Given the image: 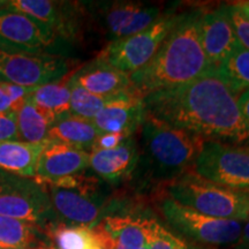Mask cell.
<instances>
[{
	"mask_svg": "<svg viewBox=\"0 0 249 249\" xmlns=\"http://www.w3.org/2000/svg\"><path fill=\"white\" fill-rule=\"evenodd\" d=\"M186 249H204V248L196 247V246H193V245H188V244H187V248H186Z\"/></svg>",
	"mask_w": 249,
	"mask_h": 249,
	"instance_id": "cell-37",
	"label": "cell"
},
{
	"mask_svg": "<svg viewBox=\"0 0 249 249\" xmlns=\"http://www.w3.org/2000/svg\"><path fill=\"white\" fill-rule=\"evenodd\" d=\"M180 15L181 14L160 15L156 22L141 33L111 40L97 58L130 75L151 60L163 40L179 21Z\"/></svg>",
	"mask_w": 249,
	"mask_h": 249,
	"instance_id": "cell-6",
	"label": "cell"
},
{
	"mask_svg": "<svg viewBox=\"0 0 249 249\" xmlns=\"http://www.w3.org/2000/svg\"><path fill=\"white\" fill-rule=\"evenodd\" d=\"M28 98L37 107L52 112L58 119L71 113V89L68 79L34 89Z\"/></svg>",
	"mask_w": 249,
	"mask_h": 249,
	"instance_id": "cell-25",
	"label": "cell"
},
{
	"mask_svg": "<svg viewBox=\"0 0 249 249\" xmlns=\"http://www.w3.org/2000/svg\"><path fill=\"white\" fill-rule=\"evenodd\" d=\"M226 11L236 39L241 46L249 50V17L235 4L226 6Z\"/></svg>",
	"mask_w": 249,
	"mask_h": 249,
	"instance_id": "cell-30",
	"label": "cell"
},
{
	"mask_svg": "<svg viewBox=\"0 0 249 249\" xmlns=\"http://www.w3.org/2000/svg\"><path fill=\"white\" fill-rule=\"evenodd\" d=\"M142 142L150 173L171 181L195 167L205 141L147 114L142 124Z\"/></svg>",
	"mask_w": 249,
	"mask_h": 249,
	"instance_id": "cell-3",
	"label": "cell"
},
{
	"mask_svg": "<svg viewBox=\"0 0 249 249\" xmlns=\"http://www.w3.org/2000/svg\"><path fill=\"white\" fill-rule=\"evenodd\" d=\"M57 119L52 112L37 107L27 98L17 111L18 140L33 144L46 143L50 129Z\"/></svg>",
	"mask_w": 249,
	"mask_h": 249,
	"instance_id": "cell-22",
	"label": "cell"
},
{
	"mask_svg": "<svg viewBox=\"0 0 249 249\" xmlns=\"http://www.w3.org/2000/svg\"><path fill=\"white\" fill-rule=\"evenodd\" d=\"M236 6L244 9V11L249 12V1H240V2H235Z\"/></svg>",
	"mask_w": 249,
	"mask_h": 249,
	"instance_id": "cell-36",
	"label": "cell"
},
{
	"mask_svg": "<svg viewBox=\"0 0 249 249\" xmlns=\"http://www.w3.org/2000/svg\"><path fill=\"white\" fill-rule=\"evenodd\" d=\"M97 7L103 27L112 40L141 33L160 18V7L140 2H102Z\"/></svg>",
	"mask_w": 249,
	"mask_h": 249,
	"instance_id": "cell-12",
	"label": "cell"
},
{
	"mask_svg": "<svg viewBox=\"0 0 249 249\" xmlns=\"http://www.w3.org/2000/svg\"><path fill=\"white\" fill-rule=\"evenodd\" d=\"M45 143L33 144L15 141L0 142V170L20 177V178L35 179L37 163Z\"/></svg>",
	"mask_w": 249,
	"mask_h": 249,
	"instance_id": "cell-18",
	"label": "cell"
},
{
	"mask_svg": "<svg viewBox=\"0 0 249 249\" xmlns=\"http://www.w3.org/2000/svg\"><path fill=\"white\" fill-rule=\"evenodd\" d=\"M241 9H242V8H241ZM242 11H244V9H242ZM244 12H245V13H246V14H247V15H248V17H249V12H247V11H244Z\"/></svg>",
	"mask_w": 249,
	"mask_h": 249,
	"instance_id": "cell-41",
	"label": "cell"
},
{
	"mask_svg": "<svg viewBox=\"0 0 249 249\" xmlns=\"http://www.w3.org/2000/svg\"><path fill=\"white\" fill-rule=\"evenodd\" d=\"M238 105L242 116L249 124V90H245L238 97Z\"/></svg>",
	"mask_w": 249,
	"mask_h": 249,
	"instance_id": "cell-33",
	"label": "cell"
},
{
	"mask_svg": "<svg viewBox=\"0 0 249 249\" xmlns=\"http://www.w3.org/2000/svg\"><path fill=\"white\" fill-rule=\"evenodd\" d=\"M18 178H20V177L12 176V174H8L0 170V193H2L5 189H7L9 186L13 185Z\"/></svg>",
	"mask_w": 249,
	"mask_h": 249,
	"instance_id": "cell-34",
	"label": "cell"
},
{
	"mask_svg": "<svg viewBox=\"0 0 249 249\" xmlns=\"http://www.w3.org/2000/svg\"><path fill=\"white\" fill-rule=\"evenodd\" d=\"M145 117L143 98L132 90L107 103L93 118L92 123L101 134L123 133L132 136L144 123Z\"/></svg>",
	"mask_w": 249,
	"mask_h": 249,
	"instance_id": "cell-15",
	"label": "cell"
},
{
	"mask_svg": "<svg viewBox=\"0 0 249 249\" xmlns=\"http://www.w3.org/2000/svg\"><path fill=\"white\" fill-rule=\"evenodd\" d=\"M70 61L51 53L28 54L0 49V82L36 89L65 79Z\"/></svg>",
	"mask_w": 249,
	"mask_h": 249,
	"instance_id": "cell-9",
	"label": "cell"
},
{
	"mask_svg": "<svg viewBox=\"0 0 249 249\" xmlns=\"http://www.w3.org/2000/svg\"><path fill=\"white\" fill-rule=\"evenodd\" d=\"M0 244L8 249L52 247L44 227L4 216H0Z\"/></svg>",
	"mask_w": 249,
	"mask_h": 249,
	"instance_id": "cell-21",
	"label": "cell"
},
{
	"mask_svg": "<svg viewBox=\"0 0 249 249\" xmlns=\"http://www.w3.org/2000/svg\"><path fill=\"white\" fill-rule=\"evenodd\" d=\"M160 211L174 230L200 244L231 245L238 242L241 238V222L204 216L177 203L170 197L161 202Z\"/></svg>",
	"mask_w": 249,
	"mask_h": 249,
	"instance_id": "cell-8",
	"label": "cell"
},
{
	"mask_svg": "<svg viewBox=\"0 0 249 249\" xmlns=\"http://www.w3.org/2000/svg\"><path fill=\"white\" fill-rule=\"evenodd\" d=\"M147 245L150 249H186L187 244L167 231L154 218L145 219Z\"/></svg>",
	"mask_w": 249,
	"mask_h": 249,
	"instance_id": "cell-28",
	"label": "cell"
},
{
	"mask_svg": "<svg viewBox=\"0 0 249 249\" xmlns=\"http://www.w3.org/2000/svg\"><path fill=\"white\" fill-rule=\"evenodd\" d=\"M98 249H102V248H98Z\"/></svg>",
	"mask_w": 249,
	"mask_h": 249,
	"instance_id": "cell-42",
	"label": "cell"
},
{
	"mask_svg": "<svg viewBox=\"0 0 249 249\" xmlns=\"http://www.w3.org/2000/svg\"><path fill=\"white\" fill-rule=\"evenodd\" d=\"M71 77L81 88L105 97H117L133 90L128 74L98 58L74 71Z\"/></svg>",
	"mask_w": 249,
	"mask_h": 249,
	"instance_id": "cell-16",
	"label": "cell"
},
{
	"mask_svg": "<svg viewBox=\"0 0 249 249\" xmlns=\"http://www.w3.org/2000/svg\"><path fill=\"white\" fill-rule=\"evenodd\" d=\"M33 90L12 83L0 82V113L17 112Z\"/></svg>",
	"mask_w": 249,
	"mask_h": 249,
	"instance_id": "cell-29",
	"label": "cell"
},
{
	"mask_svg": "<svg viewBox=\"0 0 249 249\" xmlns=\"http://www.w3.org/2000/svg\"><path fill=\"white\" fill-rule=\"evenodd\" d=\"M0 216L36 224L44 229L58 223L48 189L37 179L18 178L0 193Z\"/></svg>",
	"mask_w": 249,
	"mask_h": 249,
	"instance_id": "cell-10",
	"label": "cell"
},
{
	"mask_svg": "<svg viewBox=\"0 0 249 249\" xmlns=\"http://www.w3.org/2000/svg\"><path fill=\"white\" fill-rule=\"evenodd\" d=\"M198 36L211 67L217 68L240 43L236 39L226 6L210 12H201Z\"/></svg>",
	"mask_w": 249,
	"mask_h": 249,
	"instance_id": "cell-13",
	"label": "cell"
},
{
	"mask_svg": "<svg viewBox=\"0 0 249 249\" xmlns=\"http://www.w3.org/2000/svg\"><path fill=\"white\" fill-rule=\"evenodd\" d=\"M214 70L239 95L242 90H249V50L244 46L239 44Z\"/></svg>",
	"mask_w": 249,
	"mask_h": 249,
	"instance_id": "cell-26",
	"label": "cell"
},
{
	"mask_svg": "<svg viewBox=\"0 0 249 249\" xmlns=\"http://www.w3.org/2000/svg\"><path fill=\"white\" fill-rule=\"evenodd\" d=\"M46 234L55 249H98L92 230L86 226L54 223L46 227Z\"/></svg>",
	"mask_w": 249,
	"mask_h": 249,
	"instance_id": "cell-24",
	"label": "cell"
},
{
	"mask_svg": "<svg viewBox=\"0 0 249 249\" xmlns=\"http://www.w3.org/2000/svg\"><path fill=\"white\" fill-rule=\"evenodd\" d=\"M42 249H55L53 247H46V248H42Z\"/></svg>",
	"mask_w": 249,
	"mask_h": 249,
	"instance_id": "cell-40",
	"label": "cell"
},
{
	"mask_svg": "<svg viewBox=\"0 0 249 249\" xmlns=\"http://www.w3.org/2000/svg\"><path fill=\"white\" fill-rule=\"evenodd\" d=\"M90 152L48 141L40 152L37 163L36 179L48 185L82 173L89 167Z\"/></svg>",
	"mask_w": 249,
	"mask_h": 249,
	"instance_id": "cell-14",
	"label": "cell"
},
{
	"mask_svg": "<svg viewBox=\"0 0 249 249\" xmlns=\"http://www.w3.org/2000/svg\"><path fill=\"white\" fill-rule=\"evenodd\" d=\"M145 219L132 216H107L101 225L113 242L114 249H142L147 244Z\"/></svg>",
	"mask_w": 249,
	"mask_h": 249,
	"instance_id": "cell-23",
	"label": "cell"
},
{
	"mask_svg": "<svg viewBox=\"0 0 249 249\" xmlns=\"http://www.w3.org/2000/svg\"><path fill=\"white\" fill-rule=\"evenodd\" d=\"M128 138H130V136L124 135L123 133L102 134V135H99L98 139L96 140V142L93 143L91 151L108 150V149H113L118 147V145H120L121 143L126 141Z\"/></svg>",
	"mask_w": 249,
	"mask_h": 249,
	"instance_id": "cell-32",
	"label": "cell"
},
{
	"mask_svg": "<svg viewBox=\"0 0 249 249\" xmlns=\"http://www.w3.org/2000/svg\"><path fill=\"white\" fill-rule=\"evenodd\" d=\"M202 178L235 191H249V145L205 141L195 163Z\"/></svg>",
	"mask_w": 249,
	"mask_h": 249,
	"instance_id": "cell-7",
	"label": "cell"
},
{
	"mask_svg": "<svg viewBox=\"0 0 249 249\" xmlns=\"http://www.w3.org/2000/svg\"><path fill=\"white\" fill-rule=\"evenodd\" d=\"M139 160L138 144L130 136L113 149L90 152L89 167L101 179L116 183L129 177L138 166Z\"/></svg>",
	"mask_w": 249,
	"mask_h": 249,
	"instance_id": "cell-17",
	"label": "cell"
},
{
	"mask_svg": "<svg viewBox=\"0 0 249 249\" xmlns=\"http://www.w3.org/2000/svg\"><path fill=\"white\" fill-rule=\"evenodd\" d=\"M142 249H150V248H149V246H148L147 244H145V246H144V247H143Z\"/></svg>",
	"mask_w": 249,
	"mask_h": 249,
	"instance_id": "cell-39",
	"label": "cell"
},
{
	"mask_svg": "<svg viewBox=\"0 0 249 249\" xmlns=\"http://www.w3.org/2000/svg\"><path fill=\"white\" fill-rule=\"evenodd\" d=\"M18 140L17 112L0 113V142Z\"/></svg>",
	"mask_w": 249,
	"mask_h": 249,
	"instance_id": "cell-31",
	"label": "cell"
},
{
	"mask_svg": "<svg viewBox=\"0 0 249 249\" xmlns=\"http://www.w3.org/2000/svg\"><path fill=\"white\" fill-rule=\"evenodd\" d=\"M67 5L65 2L49 0H12L7 1V7L22 12L28 17L39 21L55 36L68 37L71 34V24L67 17Z\"/></svg>",
	"mask_w": 249,
	"mask_h": 249,
	"instance_id": "cell-19",
	"label": "cell"
},
{
	"mask_svg": "<svg viewBox=\"0 0 249 249\" xmlns=\"http://www.w3.org/2000/svg\"><path fill=\"white\" fill-rule=\"evenodd\" d=\"M97 185V179L83 174L73 188L45 185L58 222L89 229L101 223L110 209Z\"/></svg>",
	"mask_w": 249,
	"mask_h": 249,
	"instance_id": "cell-5",
	"label": "cell"
},
{
	"mask_svg": "<svg viewBox=\"0 0 249 249\" xmlns=\"http://www.w3.org/2000/svg\"><path fill=\"white\" fill-rule=\"evenodd\" d=\"M58 37L48 27L22 12L0 8V49L28 54L48 53Z\"/></svg>",
	"mask_w": 249,
	"mask_h": 249,
	"instance_id": "cell-11",
	"label": "cell"
},
{
	"mask_svg": "<svg viewBox=\"0 0 249 249\" xmlns=\"http://www.w3.org/2000/svg\"><path fill=\"white\" fill-rule=\"evenodd\" d=\"M200 11L180 15L151 60L129 75L140 97L192 82L213 70L200 43Z\"/></svg>",
	"mask_w": 249,
	"mask_h": 249,
	"instance_id": "cell-2",
	"label": "cell"
},
{
	"mask_svg": "<svg viewBox=\"0 0 249 249\" xmlns=\"http://www.w3.org/2000/svg\"><path fill=\"white\" fill-rule=\"evenodd\" d=\"M235 92L216 70L192 82L143 97L148 116L204 141L249 143V124Z\"/></svg>",
	"mask_w": 249,
	"mask_h": 249,
	"instance_id": "cell-1",
	"label": "cell"
},
{
	"mask_svg": "<svg viewBox=\"0 0 249 249\" xmlns=\"http://www.w3.org/2000/svg\"><path fill=\"white\" fill-rule=\"evenodd\" d=\"M166 191L177 203L204 216L238 222L249 218V191L216 185L196 172H187L171 180Z\"/></svg>",
	"mask_w": 249,
	"mask_h": 249,
	"instance_id": "cell-4",
	"label": "cell"
},
{
	"mask_svg": "<svg viewBox=\"0 0 249 249\" xmlns=\"http://www.w3.org/2000/svg\"><path fill=\"white\" fill-rule=\"evenodd\" d=\"M68 85L71 89V114L88 120H92L107 103L119 97H105L89 92L74 82L71 75L68 76Z\"/></svg>",
	"mask_w": 249,
	"mask_h": 249,
	"instance_id": "cell-27",
	"label": "cell"
},
{
	"mask_svg": "<svg viewBox=\"0 0 249 249\" xmlns=\"http://www.w3.org/2000/svg\"><path fill=\"white\" fill-rule=\"evenodd\" d=\"M0 249H8V248H6L5 246H2L1 244H0Z\"/></svg>",
	"mask_w": 249,
	"mask_h": 249,
	"instance_id": "cell-38",
	"label": "cell"
},
{
	"mask_svg": "<svg viewBox=\"0 0 249 249\" xmlns=\"http://www.w3.org/2000/svg\"><path fill=\"white\" fill-rule=\"evenodd\" d=\"M99 135L102 134L96 128L92 120L70 113L57 119L50 129L48 141L62 143L80 150L91 151L93 143Z\"/></svg>",
	"mask_w": 249,
	"mask_h": 249,
	"instance_id": "cell-20",
	"label": "cell"
},
{
	"mask_svg": "<svg viewBox=\"0 0 249 249\" xmlns=\"http://www.w3.org/2000/svg\"><path fill=\"white\" fill-rule=\"evenodd\" d=\"M239 242V249H249V219L247 223L245 224V226L242 227V233L241 238Z\"/></svg>",
	"mask_w": 249,
	"mask_h": 249,
	"instance_id": "cell-35",
	"label": "cell"
}]
</instances>
